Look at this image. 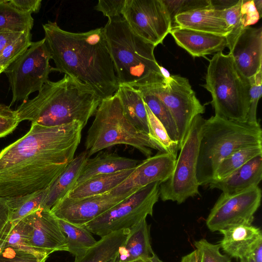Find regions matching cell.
Wrapping results in <instances>:
<instances>
[{
	"mask_svg": "<svg viewBox=\"0 0 262 262\" xmlns=\"http://www.w3.org/2000/svg\"><path fill=\"white\" fill-rule=\"evenodd\" d=\"M135 168L93 177L74 188L67 196L77 199L110 192L122 183Z\"/></svg>",
	"mask_w": 262,
	"mask_h": 262,
	"instance_id": "obj_27",
	"label": "cell"
},
{
	"mask_svg": "<svg viewBox=\"0 0 262 262\" xmlns=\"http://www.w3.org/2000/svg\"><path fill=\"white\" fill-rule=\"evenodd\" d=\"M156 96L170 111L176 124L180 149L194 118L204 113L201 104L188 79L171 75L163 82L143 87Z\"/></svg>",
	"mask_w": 262,
	"mask_h": 262,
	"instance_id": "obj_11",
	"label": "cell"
},
{
	"mask_svg": "<svg viewBox=\"0 0 262 262\" xmlns=\"http://www.w3.org/2000/svg\"><path fill=\"white\" fill-rule=\"evenodd\" d=\"M170 16L172 26L178 14L210 7V0H162Z\"/></svg>",
	"mask_w": 262,
	"mask_h": 262,
	"instance_id": "obj_37",
	"label": "cell"
},
{
	"mask_svg": "<svg viewBox=\"0 0 262 262\" xmlns=\"http://www.w3.org/2000/svg\"><path fill=\"white\" fill-rule=\"evenodd\" d=\"M210 8L219 11H222L235 5L239 0H210Z\"/></svg>",
	"mask_w": 262,
	"mask_h": 262,
	"instance_id": "obj_46",
	"label": "cell"
},
{
	"mask_svg": "<svg viewBox=\"0 0 262 262\" xmlns=\"http://www.w3.org/2000/svg\"><path fill=\"white\" fill-rule=\"evenodd\" d=\"M249 89V108L247 121L258 123L256 118L257 104L262 95V69L248 79Z\"/></svg>",
	"mask_w": 262,
	"mask_h": 262,
	"instance_id": "obj_38",
	"label": "cell"
},
{
	"mask_svg": "<svg viewBox=\"0 0 262 262\" xmlns=\"http://www.w3.org/2000/svg\"><path fill=\"white\" fill-rule=\"evenodd\" d=\"M34 24L31 14L16 9L9 0H3L0 3V32L31 31Z\"/></svg>",
	"mask_w": 262,
	"mask_h": 262,
	"instance_id": "obj_30",
	"label": "cell"
},
{
	"mask_svg": "<svg viewBox=\"0 0 262 262\" xmlns=\"http://www.w3.org/2000/svg\"><path fill=\"white\" fill-rule=\"evenodd\" d=\"M131 262H151L150 259L148 260H144V259H138L136 260H134Z\"/></svg>",
	"mask_w": 262,
	"mask_h": 262,
	"instance_id": "obj_53",
	"label": "cell"
},
{
	"mask_svg": "<svg viewBox=\"0 0 262 262\" xmlns=\"http://www.w3.org/2000/svg\"><path fill=\"white\" fill-rule=\"evenodd\" d=\"M262 179V154L256 156L227 177L212 181L210 189H218L222 193L234 194L258 186Z\"/></svg>",
	"mask_w": 262,
	"mask_h": 262,
	"instance_id": "obj_20",
	"label": "cell"
},
{
	"mask_svg": "<svg viewBox=\"0 0 262 262\" xmlns=\"http://www.w3.org/2000/svg\"><path fill=\"white\" fill-rule=\"evenodd\" d=\"M227 47L237 70L245 78L262 69L261 27H245Z\"/></svg>",
	"mask_w": 262,
	"mask_h": 262,
	"instance_id": "obj_17",
	"label": "cell"
},
{
	"mask_svg": "<svg viewBox=\"0 0 262 262\" xmlns=\"http://www.w3.org/2000/svg\"><path fill=\"white\" fill-rule=\"evenodd\" d=\"M138 89L142 95L144 103L165 127L169 137L179 145V137L177 127L169 110L156 96L144 88Z\"/></svg>",
	"mask_w": 262,
	"mask_h": 262,
	"instance_id": "obj_31",
	"label": "cell"
},
{
	"mask_svg": "<svg viewBox=\"0 0 262 262\" xmlns=\"http://www.w3.org/2000/svg\"><path fill=\"white\" fill-rule=\"evenodd\" d=\"M62 231L67 243V251L78 257L84 254L93 246L97 241L84 226H78L63 220L58 219Z\"/></svg>",
	"mask_w": 262,
	"mask_h": 262,
	"instance_id": "obj_29",
	"label": "cell"
},
{
	"mask_svg": "<svg viewBox=\"0 0 262 262\" xmlns=\"http://www.w3.org/2000/svg\"><path fill=\"white\" fill-rule=\"evenodd\" d=\"M240 260H241V262H255L254 259H253L251 255H250L249 256H248L243 259Z\"/></svg>",
	"mask_w": 262,
	"mask_h": 262,
	"instance_id": "obj_52",
	"label": "cell"
},
{
	"mask_svg": "<svg viewBox=\"0 0 262 262\" xmlns=\"http://www.w3.org/2000/svg\"><path fill=\"white\" fill-rule=\"evenodd\" d=\"M118 144L131 146L147 158L152 149L165 152L148 135L137 129L126 117L115 93L101 100L90 127L85 142L88 157Z\"/></svg>",
	"mask_w": 262,
	"mask_h": 262,
	"instance_id": "obj_6",
	"label": "cell"
},
{
	"mask_svg": "<svg viewBox=\"0 0 262 262\" xmlns=\"http://www.w3.org/2000/svg\"><path fill=\"white\" fill-rule=\"evenodd\" d=\"M169 33L179 46L194 57L222 52L228 45L225 36L179 26L172 28Z\"/></svg>",
	"mask_w": 262,
	"mask_h": 262,
	"instance_id": "obj_19",
	"label": "cell"
},
{
	"mask_svg": "<svg viewBox=\"0 0 262 262\" xmlns=\"http://www.w3.org/2000/svg\"><path fill=\"white\" fill-rule=\"evenodd\" d=\"M48 188L25 195L4 198L10 210V220L13 225L32 212L43 208Z\"/></svg>",
	"mask_w": 262,
	"mask_h": 262,
	"instance_id": "obj_28",
	"label": "cell"
},
{
	"mask_svg": "<svg viewBox=\"0 0 262 262\" xmlns=\"http://www.w3.org/2000/svg\"><path fill=\"white\" fill-rule=\"evenodd\" d=\"M181 262H203L202 253L195 249L191 253L183 256Z\"/></svg>",
	"mask_w": 262,
	"mask_h": 262,
	"instance_id": "obj_47",
	"label": "cell"
},
{
	"mask_svg": "<svg viewBox=\"0 0 262 262\" xmlns=\"http://www.w3.org/2000/svg\"><path fill=\"white\" fill-rule=\"evenodd\" d=\"M122 17L134 33L155 47L172 28L162 0H126Z\"/></svg>",
	"mask_w": 262,
	"mask_h": 262,
	"instance_id": "obj_12",
	"label": "cell"
},
{
	"mask_svg": "<svg viewBox=\"0 0 262 262\" xmlns=\"http://www.w3.org/2000/svg\"><path fill=\"white\" fill-rule=\"evenodd\" d=\"M154 254L150 243L149 226L144 219L129 229L127 238L119 249L117 262L148 260Z\"/></svg>",
	"mask_w": 262,
	"mask_h": 262,
	"instance_id": "obj_22",
	"label": "cell"
},
{
	"mask_svg": "<svg viewBox=\"0 0 262 262\" xmlns=\"http://www.w3.org/2000/svg\"><path fill=\"white\" fill-rule=\"evenodd\" d=\"M149 259L151 262H163L158 257V256L155 253Z\"/></svg>",
	"mask_w": 262,
	"mask_h": 262,
	"instance_id": "obj_51",
	"label": "cell"
},
{
	"mask_svg": "<svg viewBox=\"0 0 262 262\" xmlns=\"http://www.w3.org/2000/svg\"><path fill=\"white\" fill-rule=\"evenodd\" d=\"M219 232L223 235L219 243L221 248L230 257L240 260L251 255L262 242L260 228L252 224L236 225Z\"/></svg>",
	"mask_w": 262,
	"mask_h": 262,
	"instance_id": "obj_18",
	"label": "cell"
},
{
	"mask_svg": "<svg viewBox=\"0 0 262 262\" xmlns=\"http://www.w3.org/2000/svg\"><path fill=\"white\" fill-rule=\"evenodd\" d=\"M160 71L162 76L166 79L167 80L170 77L171 75L169 71L163 67L162 66H160Z\"/></svg>",
	"mask_w": 262,
	"mask_h": 262,
	"instance_id": "obj_50",
	"label": "cell"
},
{
	"mask_svg": "<svg viewBox=\"0 0 262 262\" xmlns=\"http://www.w3.org/2000/svg\"><path fill=\"white\" fill-rule=\"evenodd\" d=\"M88 158L85 150L74 157L64 170L48 187L43 208H51L74 188L83 165Z\"/></svg>",
	"mask_w": 262,
	"mask_h": 262,
	"instance_id": "obj_24",
	"label": "cell"
},
{
	"mask_svg": "<svg viewBox=\"0 0 262 262\" xmlns=\"http://www.w3.org/2000/svg\"><path fill=\"white\" fill-rule=\"evenodd\" d=\"M101 101L89 85L64 74L57 81L48 80L36 97L23 102L15 111L20 122L55 126L77 121L85 126Z\"/></svg>",
	"mask_w": 262,
	"mask_h": 262,
	"instance_id": "obj_3",
	"label": "cell"
},
{
	"mask_svg": "<svg viewBox=\"0 0 262 262\" xmlns=\"http://www.w3.org/2000/svg\"><path fill=\"white\" fill-rule=\"evenodd\" d=\"M196 249L201 251L203 262H231L230 257L227 254H222L220 252V245L213 244L206 239L202 238L194 242Z\"/></svg>",
	"mask_w": 262,
	"mask_h": 262,
	"instance_id": "obj_39",
	"label": "cell"
},
{
	"mask_svg": "<svg viewBox=\"0 0 262 262\" xmlns=\"http://www.w3.org/2000/svg\"><path fill=\"white\" fill-rule=\"evenodd\" d=\"M10 212L6 199L0 198V247L6 240L13 228L10 220Z\"/></svg>",
	"mask_w": 262,
	"mask_h": 262,
	"instance_id": "obj_42",
	"label": "cell"
},
{
	"mask_svg": "<svg viewBox=\"0 0 262 262\" xmlns=\"http://www.w3.org/2000/svg\"><path fill=\"white\" fill-rule=\"evenodd\" d=\"M49 255L9 246L0 249V262H46Z\"/></svg>",
	"mask_w": 262,
	"mask_h": 262,
	"instance_id": "obj_35",
	"label": "cell"
},
{
	"mask_svg": "<svg viewBox=\"0 0 262 262\" xmlns=\"http://www.w3.org/2000/svg\"><path fill=\"white\" fill-rule=\"evenodd\" d=\"M25 217L28 225L27 245L30 250L49 255L56 251H67L66 236L51 210L41 208Z\"/></svg>",
	"mask_w": 262,
	"mask_h": 262,
	"instance_id": "obj_15",
	"label": "cell"
},
{
	"mask_svg": "<svg viewBox=\"0 0 262 262\" xmlns=\"http://www.w3.org/2000/svg\"><path fill=\"white\" fill-rule=\"evenodd\" d=\"M201 115L193 119L180 148L174 168L170 177L159 185V198L180 204L200 194L196 176V162L202 124Z\"/></svg>",
	"mask_w": 262,
	"mask_h": 262,
	"instance_id": "obj_8",
	"label": "cell"
},
{
	"mask_svg": "<svg viewBox=\"0 0 262 262\" xmlns=\"http://www.w3.org/2000/svg\"><path fill=\"white\" fill-rule=\"evenodd\" d=\"M204 87L211 95L215 115L247 122L249 108L248 79L237 70L230 54L215 53L209 60Z\"/></svg>",
	"mask_w": 262,
	"mask_h": 262,
	"instance_id": "obj_7",
	"label": "cell"
},
{
	"mask_svg": "<svg viewBox=\"0 0 262 262\" xmlns=\"http://www.w3.org/2000/svg\"><path fill=\"white\" fill-rule=\"evenodd\" d=\"M251 256L255 262H262V242L254 250Z\"/></svg>",
	"mask_w": 262,
	"mask_h": 262,
	"instance_id": "obj_48",
	"label": "cell"
},
{
	"mask_svg": "<svg viewBox=\"0 0 262 262\" xmlns=\"http://www.w3.org/2000/svg\"><path fill=\"white\" fill-rule=\"evenodd\" d=\"M126 0H99L94 9L108 19L122 16Z\"/></svg>",
	"mask_w": 262,
	"mask_h": 262,
	"instance_id": "obj_41",
	"label": "cell"
},
{
	"mask_svg": "<svg viewBox=\"0 0 262 262\" xmlns=\"http://www.w3.org/2000/svg\"><path fill=\"white\" fill-rule=\"evenodd\" d=\"M129 229L112 232L101 237L84 254L76 257L74 262H109L118 255Z\"/></svg>",
	"mask_w": 262,
	"mask_h": 262,
	"instance_id": "obj_26",
	"label": "cell"
},
{
	"mask_svg": "<svg viewBox=\"0 0 262 262\" xmlns=\"http://www.w3.org/2000/svg\"><path fill=\"white\" fill-rule=\"evenodd\" d=\"M160 184L156 182L140 189L83 226L92 234L100 237L129 229L147 215H152L154 206L159 198Z\"/></svg>",
	"mask_w": 262,
	"mask_h": 262,
	"instance_id": "obj_10",
	"label": "cell"
},
{
	"mask_svg": "<svg viewBox=\"0 0 262 262\" xmlns=\"http://www.w3.org/2000/svg\"><path fill=\"white\" fill-rule=\"evenodd\" d=\"M20 123L15 110L0 104V138L12 133Z\"/></svg>",
	"mask_w": 262,
	"mask_h": 262,
	"instance_id": "obj_40",
	"label": "cell"
},
{
	"mask_svg": "<svg viewBox=\"0 0 262 262\" xmlns=\"http://www.w3.org/2000/svg\"><path fill=\"white\" fill-rule=\"evenodd\" d=\"M145 107L147 115L148 135L165 152L177 156L179 150L178 144L170 139L165 127L146 104Z\"/></svg>",
	"mask_w": 262,
	"mask_h": 262,
	"instance_id": "obj_33",
	"label": "cell"
},
{
	"mask_svg": "<svg viewBox=\"0 0 262 262\" xmlns=\"http://www.w3.org/2000/svg\"><path fill=\"white\" fill-rule=\"evenodd\" d=\"M21 33L9 31L0 32V53L10 42L17 38Z\"/></svg>",
	"mask_w": 262,
	"mask_h": 262,
	"instance_id": "obj_45",
	"label": "cell"
},
{
	"mask_svg": "<svg viewBox=\"0 0 262 262\" xmlns=\"http://www.w3.org/2000/svg\"><path fill=\"white\" fill-rule=\"evenodd\" d=\"M3 1V0H0V3H2Z\"/></svg>",
	"mask_w": 262,
	"mask_h": 262,
	"instance_id": "obj_56",
	"label": "cell"
},
{
	"mask_svg": "<svg viewBox=\"0 0 262 262\" xmlns=\"http://www.w3.org/2000/svg\"><path fill=\"white\" fill-rule=\"evenodd\" d=\"M262 146L259 123L239 122L214 115L203 120L200 134L196 176L199 186L209 185L225 158L241 149Z\"/></svg>",
	"mask_w": 262,
	"mask_h": 262,
	"instance_id": "obj_5",
	"label": "cell"
},
{
	"mask_svg": "<svg viewBox=\"0 0 262 262\" xmlns=\"http://www.w3.org/2000/svg\"><path fill=\"white\" fill-rule=\"evenodd\" d=\"M175 26L225 36L230 32L221 11L210 7L177 15L173 21Z\"/></svg>",
	"mask_w": 262,
	"mask_h": 262,
	"instance_id": "obj_21",
	"label": "cell"
},
{
	"mask_svg": "<svg viewBox=\"0 0 262 262\" xmlns=\"http://www.w3.org/2000/svg\"><path fill=\"white\" fill-rule=\"evenodd\" d=\"M2 72H3V70L0 68V74H1Z\"/></svg>",
	"mask_w": 262,
	"mask_h": 262,
	"instance_id": "obj_55",
	"label": "cell"
},
{
	"mask_svg": "<svg viewBox=\"0 0 262 262\" xmlns=\"http://www.w3.org/2000/svg\"><path fill=\"white\" fill-rule=\"evenodd\" d=\"M177 156L159 151L140 162L132 173L111 192L117 194L134 193L152 183L166 181L174 168Z\"/></svg>",
	"mask_w": 262,
	"mask_h": 262,
	"instance_id": "obj_16",
	"label": "cell"
},
{
	"mask_svg": "<svg viewBox=\"0 0 262 262\" xmlns=\"http://www.w3.org/2000/svg\"><path fill=\"white\" fill-rule=\"evenodd\" d=\"M140 162L114 153H99L93 158H87L74 188L99 175L135 168Z\"/></svg>",
	"mask_w": 262,
	"mask_h": 262,
	"instance_id": "obj_23",
	"label": "cell"
},
{
	"mask_svg": "<svg viewBox=\"0 0 262 262\" xmlns=\"http://www.w3.org/2000/svg\"><path fill=\"white\" fill-rule=\"evenodd\" d=\"M255 8L258 13L260 18L262 16V1L253 0Z\"/></svg>",
	"mask_w": 262,
	"mask_h": 262,
	"instance_id": "obj_49",
	"label": "cell"
},
{
	"mask_svg": "<svg viewBox=\"0 0 262 262\" xmlns=\"http://www.w3.org/2000/svg\"><path fill=\"white\" fill-rule=\"evenodd\" d=\"M9 1L16 9L30 14L37 13L41 5V0H9Z\"/></svg>",
	"mask_w": 262,
	"mask_h": 262,
	"instance_id": "obj_43",
	"label": "cell"
},
{
	"mask_svg": "<svg viewBox=\"0 0 262 262\" xmlns=\"http://www.w3.org/2000/svg\"><path fill=\"white\" fill-rule=\"evenodd\" d=\"M46 42L55 68L92 88L103 100L119 87L103 27L74 33L56 22L42 25Z\"/></svg>",
	"mask_w": 262,
	"mask_h": 262,
	"instance_id": "obj_2",
	"label": "cell"
},
{
	"mask_svg": "<svg viewBox=\"0 0 262 262\" xmlns=\"http://www.w3.org/2000/svg\"><path fill=\"white\" fill-rule=\"evenodd\" d=\"M117 256L110 260L109 262H117Z\"/></svg>",
	"mask_w": 262,
	"mask_h": 262,
	"instance_id": "obj_54",
	"label": "cell"
},
{
	"mask_svg": "<svg viewBox=\"0 0 262 262\" xmlns=\"http://www.w3.org/2000/svg\"><path fill=\"white\" fill-rule=\"evenodd\" d=\"M83 124L55 126L32 123L24 136L0 151V198L50 187L73 160Z\"/></svg>",
	"mask_w": 262,
	"mask_h": 262,
	"instance_id": "obj_1",
	"label": "cell"
},
{
	"mask_svg": "<svg viewBox=\"0 0 262 262\" xmlns=\"http://www.w3.org/2000/svg\"><path fill=\"white\" fill-rule=\"evenodd\" d=\"M103 28L119 85L139 89L166 80L156 47L134 33L122 16L108 19Z\"/></svg>",
	"mask_w": 262,
	"mask_h": 262,
	"instance_id": "obj_4",
	"label": "cell"
},
{
	"mask_svg": "<svg viewBox=\"0 0 262 262\" xmlns=\"http://www.w3.org/2000/svg\"><path fill=\"white\" fill-rule=\"evenodd\" d=\"M51 56L45 39L32 42L26 52L3 72L7 75L12 92L10 105L27 100L29 96L39 92L54 71L50 65Z\"/></svg>",
	"mask_w": 262,
	"mask_h": 262,
	"instance_id": "obj_9",
	"label": "cell"
},
{
	"mask_svg": "<svg viewBox=\"0 0 262 262\" xmlns=\"http://www.w3.org/2000/svg\"><path fill=\"white\" fill-rule=\"evenodd\" d=\"M242 10L246 18L247 27L255 24L260 19L253 0H243Z\"/></svg>",
	"mask_w": 262,
	"mask_h": 262,
	"instance_id": "obj_44",
	"label": "cell"
},
{
	"mask_svg": "<svg viewBox=\"0 0 262 262\" xmlns=\"http://www.w3.org/2000/svg\"><path fill=\"white\" fill-rule=\"evenodd\" d=\"M116 93L124 115L139 130L148 134L147 115L142 95L138 89L120 84Z\"/></svg>",
	"mask_w": 262,
	"mask_h": 262,
	"instance_id": "obj_25",
	"label": "cell"
},
{
	"mask_svg": "<svg viewBox=\"0 0 262 262\" xmlns=\"http://www.w3.org/2000/svg\"><path fill=\"white\" fill-rule=\"evenodd\" d=\"M260 154H262V146L245 148L234 152L220 163L215 171L212 181L227 177L250 160Z\"/></svg>",
	"mask_w": 262,
	"mask_h": 262,
	"instance_id": "obj_32",
	"label": "cell"
},
{
	"mask_svg": "<svg viewBox=\"0 0 262 262\" xmlns=\"http://www.w3.org/2000/svg\"><path fill=\"white\" fill-rule=\"evenodd\" d=\"M261 198L258 186L234 194L222 193L206 219L207 227L215 232L236 225L251 224Z\"/></svg>",
	"mask_w": 262,
	"mask_h": 262,
	"instance_id": "obj_13",
	"label": "cell"
},
{
	"mask_svg": "<svg viewBox=\"0 0 262 262\" xmlns=\"http://www.w3.org/2000/svg\"><path fill=\"white\" fill-rule=\"evenodd\" d=\"M134 193L117 194L110 191L101 194L77 199L67 196L56 204L51 211L58 219L76 225L83 226L101 215Z\"/></svg>",
	"mask_w": 262,
	"mask_h": 262,
	"instance_id": "obj_14",
	"label": "cell"
},
{
	"mask_svg": "<svg viewBox=\"0 0 262 262\" xmlns=\"http://www.w3.org/2000/svg\"><path fill=\"white\" fill-rule=\"evenodd\" d=\"M31 31L22 32L0 53V68L4 71L23 55L30 46Z\"/></svg>",
	"mask_w": 262,
	"mask_h": 262,
	"instance_id": "obj_34",
	"label": "cell"
},
{
	"mask_svg": "<svg viewBox=\"0 0 262 262\" xmlns=\"http://www.w3.org/2000/svg\"><path fill=\"white\" fill-rule=\"evenodd\" d=\"M243 0L229 8L221 11L222 15L229 29L230 33L226 36L227 47L243 28L246 27L245 17L242 10Z\"/></svg>",
	"mask_w": 262,
	"mask_h": 262,
	"instance_id": "obj_36",
	"label": "cell"
}]
</instances>
